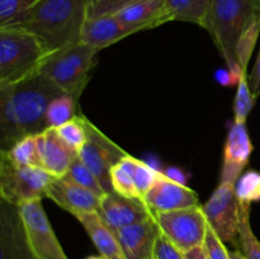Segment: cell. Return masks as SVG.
<instances>
[{
  "mask_svg": "<svg viewBox=\"0 0 260 259\" xmlns=\"http://www.w3.org/2000/svg\"><path fill=\"white\" fill-rule=\"evenodd\" d=\"M60 94L62 91L40 73L0 88V151L48 128L47 107Z\"/></svg>",
  "mask_w": 260,
  "mask_h": 259,
  "instance_id": "obj_1",
  "label": "cell"
},
{
  "mask_svg": "<svg viewBox=\"0 0 260 259\" xmlns=\"http://www.w3.org/2000/svg\"><path fill=\"white\" fill-rule=\"evenodd\" d=\"M88 0H40L19 22L18 28L35 36L48 56L81 42L89 18Z\"/></svg>",
  "mask_w": 260,
  "mask_h": 259,
  "instance_id": "obj_2",
  "label": "cell"
},
{
  "mask_svg": "<svg viewBox=\"0 0 260 259\" xmlns=\"http://www.w3.org/2000/svg\"><path fill=\"white\" fill-rule=\"evenodd\" d=\"M256 20H260V0H212L206 29L238 78L246 75L236 56L239 41Z\"/></svg>",
  "mask_w": 260,
  "mask_h": 259,
  "instance_id": "obj_3",
  "label": "cell"
},
{
  "mask_svg": "<svg viewBox=\"0 0 260 259\" xmlns=\"http://www.w3.org/2000/svg\"><path fill=\"white\" fill-rule=\"evenodd\" d=\"M47 57L33 35L18 28H0V88L38 74Z\"/></svg>",
  "mask_w": 260,
  "mask_h": 259,
  "instance_id": "obj_4",
  "label": "cell"
},
{
  "mask_svg": "<svg viewBox=\"0 0 260 259\" xmlns=\"http://www.w3.org/2000/svg\"><path fill=\"white\" fill-rule=\"evenodd\" d=\"M98 52L96 48L79 42L48 56L41 66L40 74L62 93L71 94L79 99L90 80Z\"/></svg>",
  "mask_w": 260,
  "mask_h": 259,
  "instance_id": "obj_5",
  "label": "cell"
},
{
  "mask_svg": "<svg viewBox=\"0 0 260 259\" xmlns=\"http://www.w3.org/2000/svg\"><path fill=\"white\" fill-rule=\"evenodd\" d=\"M53 179L40 167H17L5 155L0 154V196L2 201L14 206L42 201L47 197Z\"/></svg>",
  "mask_w": 260,
  "mask_h": 259,
  "instance_id": "obj_6",
  "label": "cell"
},
{
  "mask_svg": "<svg viewBox=\"0 0 260 259\" xmlns=\"http://www.w3.org/2000/svg\"><path fill=\"white\" fill-rule=\"evenodd\" d=\"M162 235L180 251L205 245L208 221L202 206L154 213Z\"/></svg>",
  "mask_w": 260,
  "mask_h": 259,
  "instance_id": "obj_7",
  "label": "cell"
},
{
  "mask_svg": "<svg viewBox=\"0 0 260 259\" xmlns=\"http://www.w3.org/2000/svg\"><path fill=\"white\" fill-rule=\"evenodd\" d=\"M88 140L78 152V156L98 178L104 192H113L111 183V170L128 152L119 147L116 142L107 137L85 117Z\"/></svg>",
  "mask_w": 260,
  "mask_h": 259,
  "instance_id": "obj_8",
  "label": "cell"
},
{
  "mask_svg": "<svg viewBox=\"0 0 260 259\" xmlns=\"http://www.w3.org/2000/svg\"><path fill=\"white\" fill-rule=\"evenodd\" d=\"M208 225L225 244L238 246L239 201L235 183L220 182L207 202L202 206Z\"/></svg>",
  "mask_w": 260,
  "mask_h": 259,
  "instance_id": "obj_9",
  "label": "cell"
},
{
  "mask_svg": "<svg viewBox=\"0 0 260 259\" xmlns=\"http://www.w3.org/2000/svg\"><path fill=\"white\" fill-rule=\"evenodd\" d=\"M25 238L37 259H68L41 201L18 206Z\"/></svg>",
  "mask_w": 260,
  "mask_h": 259,
  "instance_id": "obj_10",
  "label": "cell"
},
{
  "mask_svg": "<svg viewBox=\"0 0 260 259\" xmlns=\"http://www.w3.org/2000/svg\"><path fill=\"white\" fill-rule=\"evenodd\" d=\"M98 213L114 234L126 226L152 217V212L144 201L123 197L116 192L106 193L102 197Z\"/></svg>",
  "mask_w": 260,
  "mask_h": 259,
  "instance_id": "obj_11",
  "label": "cell"
},
{
  "mask_svg": "<svg viewBox=\"0 0 260 259\" xmlns=\"http://www.w3.org/2000/svg\"><path fill=\"white\" fill-rule=\"evenodd\" d=\"M0 259H37L33 254L18 206L0 203Z\"/></svg>",
  "mask_w": 260,
  "mask_h": 259,
  "instance_id": "obj_12",
  "label": "cell"
},
{
  "mask_svg": "<svg viewBox=\"0 0 260 259\" xmlns=\"http://www.w3.org/2000/svg\"><path fill=\"white\" fill-rule=\"evenodd\" d=\"M142 201L146 203L152 215L201 206L200 198L194 190L187 187L184 183L170 179L165 173L159 182L145 195Z\"/></svg>",
  "mask_w": 260,
  "mask_h": 259,
  "instance_id": "obj_13",
  "label": "cell"
},
{
  "mask_svg": "<svg viewBox=\"0 0 260 259\" xmlns=\"http://www.w3.org/2000/svg\"><path fill=\"white\" fill-rule=\"evenodd\" d=\"M253 144L249 136L246 123L234 122L223 149L222 170H221L220 182L235 183L243 174V170L249 164Z\"/></svg>",
  "mask_w": 260,
  "mask_h": 259,
  "instance_id": "obj_14",
  "label": "cell"
},
{
  "mask_svg": "<svg viewBox=\"0 0 260 259\" xmlns=\"http://www.w3.org/2000/svg\"><path fill=\"white\" fill-rule=\"evenodd\" d=\"M47 197L74 216L98 212L102 200L99 196L65 177H53L48 187Z\"/></svg>",
  "mask_w": 260,
  "mask_h": 259,
  "instance_id": "obj_15",
  "label": "cell"
},
{
  "mask_svg": "<svg viewBox=\"0 0 260 259\" xmlns=\"http://www.w3.org/2000/svg\"><path fill=\"white\" fill-rule=\"evenodd\" d=\"M160 234L161 231L152 215L142 222L121 229L116 236L124 259H152Z\"/></svg>",
  "mask_w": 260,
  "mask_h": 259,
  "instance_id": "obj_16",
  "label": "cell"
},
{
  "mask_svg": "<svg viewBox=\"0 0 260 259\" xmlns=\"http://www.w3.org/2000/svg\"><path fill=\"white\" fill-rule=\"evenodd\" d=\"M37 147L41 167L55 178L65 177L78 157V152L69 146L52 127L37 135Z\"/></svg>",
  "mask_w": 260,
  "mask_h": 259,
  "instance_id": "obj_17",
  "label": "cell"
},
{
  "mask_svg": "<svg viewBox=\"0 0 260 259\" xmlns=\"http://www.w3.org/2000/svg\"><path fill=\"white\" fill-rule=\"evenodd\" d=\"M137 32L141 29L121 22L116 15L88 18L81 33V42L101 51Z\"/></svg>",
  "mask_w": 260,
  "mask_h": 259,
  "instance_id": "obj_18",
  "label": "cell"
},
{
  "mask_svg": "<svg viewBox=\"0 0 260 259\" xmlns=\"http://www.w3.org/2000/svg\"><path fill=\"white\" fill-rule=\"evenodd\" d=\"M113 15L121 22L141 30L152 29L164 23L172 22L165 0H142L123 8Z\"/></svg>",
  "mask_w": 260,
  "mask_h": 259,
  "instance_id": "obj_19",
  "label": "cell"
},
{
  "mask_svg": "<svg viewBox=\"0 0 260 259\" xmlns=\"http://www.w3.org/2000/svg\"><path fill=\"white\" fill-rule=\"evenodd\" d=\"M75 217L93 241L99 255L104 259H124L116 234L107 226L98 212L81 213Z\"/></svg>",
  "mask_w": 260,
  "mask_h": 259,
  "instance_id": "obj_20",
  "label": "cell"
},
{
  "mask_svg": "<svg viewBox=\"0 0 260 259\" xmlns=\"http://www.w3.org/2000/svg\"><path fill=\"white\" fill-rule=\"evenodd\" d=\"M172 20L194 23L206 29L212 0H165Z\"/></svg>",
  "mask_w": 260,
  "mask_h": 259,
  "instance_id": "obj_21",
  "label": "cell"
},
{
  "mask_svg": "<svg viewBox=\"0 0 260 259\" xmlns=\"http://www.w3.org/2000/svg\"><path fill=\"white\" fill-rule=\"evenodd\" d=\"M239 243L236 249L246 259H260V241L250 225V206L239 203Z\"/></svg>",
  "mask_w": 260,
  "mask_h": 259,
  "instance_id": "obj_22",
  "label": "cell"
},
{
  "mask_svg": "<svg viewBox=\"0 0 260 259\" xmlns=\"http://www.w3.org/2000/svg\"><path fill=\"white\" fill-rule=\"evenodd\" d=\"M124 165H126L127 169L131 172L132 178L135 180V184H136L137 190H139L140 197L144 200L145 195L159 182L160 178L164 175V173L157 172L154 168H151L150 165H147L146 163H144L142 160L136 159L132 155H127L123 159L121 160Z\"/></svg>",
  "mask_w": 260,
  "mask_h": 259,
  "instance_id": "obj_23",
  "label": "cell"
},
{
  "mask_svg": "<svg viewBox=\"0 0 260 259\" xmlns=\"http://www.w3.org/2000/svg\"><path fill=\"white\" fill-rule=\"evenodd\" d=\"M17 167H41L37 135H30L15 142L7 151H0Z\"/></svg>",
  "mask_w": 260,
  "mask_h": 259,
  "instance_id": "obj_24",
  "label": "cell"
},
{
  "mask_svg": "<svg viewBox=\"0 0 260 259\" xmlns=\"http://www.w3.org/2000/svg\"><path fill=\"white\" fill-rule=\"evenodd\" d=\"M76 106H78V98L71 94L62 93L53 98L48 104L47 113H46L47 126L57 128L73 119L79 113L76 111Z\"/></svg>",
  "mask_w": 260,
  "mask_h": 259,
  "instance_id": "obj_25",
  "label": "cell"
},
{
  "mask_svg": "<svg viewBox=\"0 0 260 259\" xmlns=\"http://www.w3.org/2000/svg\"><path fill=\"white\" fill-rule=\"evenodd\" d=\"M58 136L66 142L70 147H73L76 152L81 150L88 140L85 127V116L83 113H78L73 119L63 123L62 126L56 128Z\"/></svg>",
  "mask_w": 260,
  "mask_h": 259,
  "instance_id": "obj_26",
  "label": "cell"
},
{
  "mask_svg": "<svg viewBox=\"0 0 260 259\" xmlns=\"http://www.w3.org/2000/svg\"><path fill=\"white\" fill-rule=\"evenodd\" d=\"M235 195L240 205L251 206L260 202V173L248 170L241 174L235 184Z\"/></svg>",
  "mask_w": 260,
  "mask_h": 259,
  "instance_id": "obj_27",
  "label": "cell"
},
{
  "mask_svg": "<svg viewBox=\"0 0 260 259\" xmlns=\"http://www.w3.org/2000/svg\"><path fill=\"white\" fill-rule=\"evenodd\" d=\"M40 0H0V28L17 24Z\"/></svg>",
  "mask_w": 260,
  "mask_h": 259,
  "instance_id": "obj_28",
  "label": "cell"
},
{
  "mask_svg": "<svg viewBox=\"0 0 260 259\" xmlns=\"http://www.w3.org/2000/svg\"><path fill=\"white\" fill-rule=\"evenodd\" d=\"M65 178L73 180V182L81 185V187L86 188V189L93 192L94 195L99 196L101 198L106 195L103 187H102V184L99 183L98 178H96L95 174H94V173L91 172L80 159H79V156L74 160L73 165L70 167L69 172L66 173Z\"/></svg>",
  "mask_w": 260,
  "mask_h": 259,
  "instance_id": "obj_29",
  "label": "cell"
},
{
  "mask_svg": "<svg viewBox=\"0 0 260 259\" xmlns=\"http://www.w3.org/2000/svg\"><path fill=\"white\" fill-rule=\"evenodd\" d=\"M111 183L113 192L128 198H139L142 200L139 195L135 180L132 178L131 172L126 168L122 161L114 165L111 170Z\"/></svg>",
  "mask_w": 260,
  "mask_h": 259,
  "instance_id": "obj_30",
  "label": "cell"
},
{
  "mask_svg": "<svg viewBox=\"0 0 260 259\" xmlns=\"http://www.w3.org/2000/svg\"><path fill=\"white\" fill-rule=\"evenodd\" d=\"M254 103H255V98L249 86L248 75H243L238 83V90H236L235 103H234V122L246 123V118L253 109Z\"/></svg>",
  "mask_w": 260,
  "mask_h": 259,
  "instance_id": "obj_31",
  "label": "cell"
},
{
  "mask_svg": "<svg viewBox=\"0 0 260 259\" xmlns=\"http://www.w3.org/2000/svg\"><path fill=\"white\" fill-rule=\"evenodd\" d=\"M260 32V20H256L245 33L243 37L240 38L238 45V50H236V56H238V62L240 68L244 71L248 69V63L250 61L251 55H253L254 46H255L256 40Z\"/></svg>",
  "mask_w": 260,
  "mask_h": 259,
  "instance_id": "obj_32",
  "label": "cell"
},
{
  "mask_svg": "<svg viewBox=\"0 0 260 259\" xmlns=\"http://www.w3.org/2000/svg\"><path fill=\"white\" fill-rule=\"evenodd\" d=\"M142 0H96L89 8V18L104 17V15H113L128 5Z\"/></svg>",
  "mask_w": 260,
  "mask_h": 259,
  "instance_id": "obj_33",
  "label": "cell"
},
{
  "mask_svg": "<svg viewBox=\"0 0 260 259\" xmlns=\"http://www.w3.org/2000/svg\"><path fill=\"white\" fill-rule=\"evenodd\" d=\"M205 246L208 251L210 259H231L230 250L226 248L225 243L217 236L211 226H208Z\"/></svg>",
  "mask_w": 260,
  "mask_h": 259,
  "instance_id": "obj_34",
  "label": "cell"
},
{
  "mask_svg": "<svg viewBox=\"0 0 260 259\" xmlns=\"http://www.w3.org/2000/svg\"><path fill=\"white\" fill-rule=\"evenodd\" d=\"M152 259H185L184 253L180 251L174 244L170 243L162 234L157 238L155 244Z\"/></svg>",
  "mask_w": 260,
  "mask_h": 259,
  "instance_id": "obj_35",
  "label": "cell"
},
{
  "mask_svg": "<svg viewBox=\"0 0 260 259\" xmlns=\"http://www.w3.org/2000/svg\"><path fill=\"white\" fill-rule=\"evenodd\" d=\"M248 83L250 86V90L253 93L254 98H258L260 95V48L259 53L256 56V61L254 63V68L251 70L250 75L248 76Z\"/></svg>",
  "mask_w": 260,
  "mask_h": 259,
  "instance_id": "obj_36",
  "label": "cell"
},
{
  "mask_svg": "<svg viewBox=\"0 0 260 259\" xmlns=\"http://www.w3.org/2000/svg\"><path fill=\"white\" fill-rule=\"evenodd\" d=\"M185 259H210L208 255V251L206 249L205 245L197 246V248H193L190 250L185 251L184 253Z\"/></svg>",
  "mask_w": 260,
  "mask_h": 259,
  "instance_id": "obj_37",
  "label": "cell"
},
{
  "mask_svg": "<svg viewBox=\"0 0 260 259\" xmlns=\"http://www.w3.org/2000/svg\"><path fill=\"white\" fill-rule=\"evenodd\" d=\"M165 174H167L170 179L177 180V182L179 183H183V180H184V177H183V174L178 169H169V172L165 173Z\"/></svg>",
  "mask_w": 260,
  "mask_h": 259,
  "instance_id": "obj_38",
  "label": "cell"
},
{
  "mask_svg": "<svg viewBox=\"0 0 260 259\" xmlns=\"http://www.w3.org/2000/svg\"><path fill=\"white\" fill-rule=\"evenodd\" d=\"M230 256H231V259H246L245 256H244L243 254L238 250V249H236V250H231Z\"/></svg>",
  "mask_w": 260,
  "mask_h": 259,
  "instance_id": "obj_39",
  "label": "cell"
},
{
  "mask_svg": "<svg viewBox=\"0 0 260 259\" xmlns=\"http://www.w3.org/2000/svg\"><path fill=\"white\" fill-rule=\"evenodd\" d=\"M86 259H104V258L103 256L99 255V256H89V258H86Z\"/></svg>",
  "mask_w": 260,
  "mask_h": 259,
  "instance_id": "obj_40",
  "label": "cell"
},
{
  "mask_svg": "<svg viewBox=\"0 0 260 259\" xmlns=\"http://www.w3.org/2000/svg\"><path fill=\"white\" fill-rule=\"evenodd\" d=\"M95 2H96V0H91V4H94Z\"/></svg>",
  "mask_w": 260,
  "mask_h": 259,
  "instance_id": "obj_41",
  "label": "cell"
},
{
  "mask_svg": "<svg viewBox=\"0 0 260 259\" xmlns=\"http://www.w3.org/2000/svg\"><path fill=\"white\" fill-rule=\"evenodd\" d=\"M88 2H89V3H90V5H91V0H88Z\"/></svg>",
  "mask_w": 260,
  "mask_h": 259,
  "instance_id": "obj_42",
  "label": "cell"
}]
</instances>
